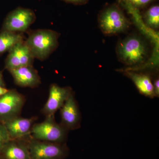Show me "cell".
I'll return each mask as SVG.
<instances>
[{
  "label": "cell",
  "instance_id": "6da1fadb",
  "mask_svg": "<svg viewBox=\"0 0 159 159\" xmlns=\"http://www.w3.org/2000/svg\"><path fill=\"white\" fill-rule=\"evenodd\" d=\"M119 61L131 68L143 65L149 56V47L146 40L137 34H129L119 40L116 47Z\"/></svg>",
  "mask_w": 159,
  "mask_h": 159
},
{
  "label": "cell",
  "instance_id": "7a4b0ae2",
  "mask_svg": "<svg viewBox=\"0 0 159 159\" xmlns=\"http://www.w3.org/2000/svg\"><path fill=\"white\" fill-rule=\"evenodd\" d=\"M98 23L102 33L108 36L123 33L131 26L130 21L116 4L107 6L100 11L98 15Z\"/></svg>",
  "mask_w": 159,
  "mask_h": 159
},
{
  "label": "cell",
  "instance_id": "3957f363",
  "mask_svg": "<svg viewBox=\"0 0 159 159\" xmlns=\"http://www.w3.org/2000/svg\"><path fill=\"white\" fill-rule=\"evenodd\" d=\"M59 36L56 31L41 29L31 33L25 43L34 57L44 60L57 48Z\"/></svg>",
  "mask_w": 159,
  "mask_h": 159
},
{
  "label": "cell",
  "instance_id": "277c9868",
  "mask_svg": "<svg viewBox=\"0 0 159 159\" xmlns=\"http://www.w3.org/2000/svg\"><path fill=\"white\" fill-rule=\"evenodd\" d=\"M68 131L55 122L54 116L46 117L43 122L32 125L30 135L31 139L39 141L64 143Z\"/></svg>",
  "mask_w": 159,
  "mask_h": 159
},
{
  "label": "cell",
  "instance_id": "5b68a950",
  "mask_svg": "<svg viewBox=\"0 0 159 159\" xmlns=\"http://www.w3.org/2000/svg\"><path fill=\"white\" fill-rule=\"evenodd\" d=\"M27 145L31 159H63L68 154V148L64 143L31 139Z\"/></svg>",
  "mask_w": 159,
  "mask_h": 159
},
{
  "label": "cell",
  "instance_id": "8992f818",
  "mask_svg": "<svg viewBox=\"0 0 159 159\" xmlns=\"http://www.w3.org/2000/svg\"><path fill=\"white\" fill-rule=\"evenodd\" d=\"M25 102V97L14 89L0 97V123L19 116Z\"/></svg>",
  "mask_w": 159,
  "mask_h": 159
},
{
  "label": "cell",
  "instance_id": "52a82bcc",
  "mask_svg": "<svg viewBox=\"0 0 159 159\" xmlns=\"http://www.w3.org/2000/svg\"><path fill=\"white\" fill-rule=\"evenodd\" d=\"M35 19L33 11L30 9L18 8L10 12L3 24V31L16 32L26 31Z\"/></svg>",
  "mask_w": 159,
  "mask_h": 159
},
{
  "label": "cell",
  "instance_id": "ba28073f",
  "mask_svg": "<svg viewBox=\"0 0 159 159\" xmlns=\"http://www.w3.org/2000/svg\"><path fill=\"white\" fill-rule=\"evenodd\" d=\"M72 93V89L69 87H61L55 84H51L48 98L42 109L43 114L46 117L54 116Z\"/></svg>",
  "mask_w": 159,
  "mask_h": 159
},
{
  "label": "cell",
  "instance_id": "9c48e42d",
  "mask_svg": "<svg viewBox=\"0 0 159 159\" xmlns=\"http://www.w3.org/2000/svg\"><path fill=\"white\" fill-rule=\"evenodd\" d=\"M34 58L25 42L22 41L9 50L5 67L9 71L25 66H31Z\"/></svg>",
  "mask_w": 159,
  "mask_h": 159
},
{
  "label": "cell",
  "instance_id": "30bf717a",
  "mask_svg": "<svg viewBox=\"0 0 159 159\" xmlns=\"http://www.w3.org/2000/svg\"><path fill=\"white\" fill-rule=\"evenodd\" d=\"M61 124L68 130L80 126V115L77 102L73 93L60 109Z\"/></svg>",
  "mask_w": 159,
  "mask_h": 159
},
{
  "label": "cell",
  "instance_id": "8fae6325",
  "mask_svg": "<svg viewBox=\"0 0 159 159\" xmlns=\"http://www.w3.org/2000/svg\"><path fill=\"white\" fill-rule=\"evenodd\" d=\"M34 118L16 117L4 123L11 140H24L30 135Z\"/></svg>",
  "mask_w": 159,
  "mask_h": 159
},
{
  "label": "cell",
  "instance_id": "7c38bea8",
  "mask_svg": "<svg viewBox=\"0 0 159 159\" xmlns=\"http://www.w3.org/2000/svg\"><path fill=\"white\" fill-rule=\"evenodd\" d=\"M9 71L15 83L20 86L34 88L40 84L39 75L32 66H25Z\"/></svg>",
  "mask_w": 159,
  "mask_h": 159
},
{
  "label": "cell",
  "instance_id": "4fadbf2b",
  "mask_svg": "<svg viewBox=\"0 0 159 159\" xmlns=\"http://www.w3.org/2000/svg\"><path fill=\"white\" fill-rule=\"evenodd\" d=\"M123 72L125 76L131 80L140 93L149 98L155 97L153 82L149 75L128 69Z\"/></svg>",
  "mask_w": 159,
  "mask_h": 159
},
{
  "label": "cell",
  "instance_id": "5bb4252c",
  "mask_svg": "<svg viewBox=\"0 0 159 159\" xmlns=\"http://www.w3.org/2000/svg\"><path fill=\"white\" fill-rule=\"evenodd\" d=\"M23 140H11L0 152L2 159H31L27 144Z\"/></svg>",
  "mask_w": 159,
  "mask_h": 159
},
{
  "label": "cell",
  "instance_id": "9a60e30c",
  "mask_svg": "<svg viewBox=\"0 0 159 159\" xmlns=\"http://www.w3.org/2000/svg\"><path fill=\"white\" fill-rule=\"evenodd\" d=\"M22 41L23 37L21 34L3 31L0 33V54L9 51L15 45Z\"/></svg>",
  "mask_w": 159,
  "mask_h": 159
},
{
  "label": "cell",
  "instance_id": "2e32d148",
  "mask_svg": "<svg viewBox=\"0 0 159 159\" xmlns=\"http://www.w3.org/2000/svg\"><path fill=\"white\" fill-rule=\"evenodd\" d=\"M143 22L148 28L157 31L159 29V6L155 5L148 8L142 16Z\"/></svg>",
  "mask_w": 159,
  "mask_h": 159
},
{
  "label": "cell",
  "instance_id": "e0dca14e",
  "mask_svg": "<svg viewBox=\"0 0 159 159\" xmlns=\"http://www.w3.org/2000/svg\"><path fill=\"white\" fill-rule=\"evenodd\" d=\"M155 0H121V2L128 4L133 8L140 10L149 6Z\"/></svg>",
  "mask_w": 159,
  "mask_h": 159
},
{
  "label": "cell",
  "instance_id": "ac0fdd59",
  "mask_svg": "<svg viewBox=\"0 0 159 159\" xmlns=\"http://www.w3.org/2000/svg\"><path fill=\"white\" fill-rule=\"evenodd\" d=\"M10 140L11 139L5 125L0 123V152Z\"/></svg>",
  "mask_w": 159,
  "mask_h": 159
},
{
  "label": "cell",
  "instance_id": "d6986e66",
  "mask_svg": "<svg viewBox=\"0 0 159 159\" xmlns=\"http://www.w3.org/2000/svg\"><path fill=\"white\" fill-rule=\"evenodd\" d=\"M153 85L155 97H158L159 96V77H157L153 81Z\"/></svg>",
  "mask_w": 159,
  "mask_h": 159
},
{
  "label": "cell",
  "instance_id": "ffe728a7",
  "mask_svg": "<svg viewBox=\"0 0 159 159\" xmlns=\"http://www.w3.org/2000/svg\"><path fill=\"white\" fill-rule=\"evenodd\" d=\"M67 3H72L77 5H83L86 4L89 0H63Z\"/></svg>",
  "mask_w": 159,
  "mask_h": 159
},
{
  "label": "cell",
  "instance_id": "44dd1931",
  "mask_svg": "<svg viewBox=\"0 0 159 159\" xmlns=\"http://www.w3.org/2000/svg\"><path fill=\"white\" fill-rule=\"evenodd\" d=\"M9 89L6 88L5 87H0V97L9 92Z\"/></svg>",
  "mask_w": 159,
  "mask_h": 159
},
{
  "label": "cell",
  "instance_id": "7402d4cb",
  "mask_svg": "<svg viewBox=\"0 0 159 159\" xmlns=\"http://www.w3.org/2000/svg\"><path fill=\"white\" fill-rule=\"evenodd\" d=\"M0 87H5V83L3 79L2 75L0 72Z\"/></svg>",
  "mask_w": 159,
  "mask_h": 159
},
{
  "label": "cell",
  "instance_id": "603a6c76",
  "mask_svg": "<svg viewBox=\"0 0 159 159\" xmlns=\"http://www.w3.org/2000/svg\"><path fill=\"white\" fill-rule=\"evenodd\" d=\"M0 159H2V158L1 157H0Z\"/></svg>",
  "mask_w": 159,
  "mask_h": 159
}]
</instances>
